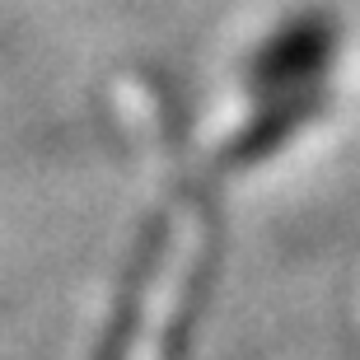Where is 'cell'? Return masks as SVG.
<instances>
[{
    "instance_id": "cell-1",
    "label": "cell",
    "mask_w": 360,
    "mask_h": 360,
    "mask_svg": "<svg viewBox=\"0 0 360 360\" xmlns=\"http://www.w3.org/2000/svg\"><path fill=\"white\" fill-rule=\"evenodd\" d=\"M337 52V28L323 14H300L290 24H281L248 61V84L262 94H290L304 89L328 56Z\"/></svg>"
},
{
    "instance_id": "cell-2",
    "label": "cell",
    "mask_w": 360,
    "mask_h": 360,
    "mask_svg": "<svg viewBox=\"0 0 360 360\" xmlns=\"http://www.w3.org/2000/svg\"><path fill=\"white\" fill-rule=\"evenodd\" d=\"M314 112H319V94L314 89H295V98H281L271 112H262V117L239 136V146L229 150V160L234 164H253V160H262V155H271V150H276L290 131H300Z\"/></svg>"
}]
</instances>
